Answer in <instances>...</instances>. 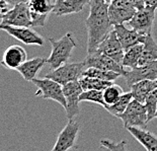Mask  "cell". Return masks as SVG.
I'll list each match as a JSON object with an SVG mask.
<instances>
[{
  "instance_id": "cell-1",
  "label": "cell",
  "mask_w": 157,
  "mask_h": 151,
  "mask_svg": "<svg viewBox=\"0 0 157 151\" xmlns=\"http://www.w3.org/2000/svg\"><path fill=\"white\" fill-rule=\"evenodd\" d=\"M89 7V15L85 21L87 29V54L95 52L99 44L113 29L109 16V3L105 0H91Z\"/></svg>"
},
{
  "instance_id": "cell-2",
  "label": "cell",
  "mask_w": 157,
  "mask_h": 151,
  "mask_svg": "<svg viewBox=\"0 0 157 151\" xmlns=\"http://www.w3.org/2000/svg\"><path fill=\"white\" fill-rule=\"evenodd\" d=\"M52 46V51L47 58V64L51 69H56L69 61L73 49L76 47V42L71 33H67L59 40L49 38Z\"/></svg>"
},
{
  "instance_id": "cell-3",
  "label": "cell",
  "mask_w": 157,
  "mask_h": 151,
  "mask_svg": "<svg viewBox=\"0 0 157 151\" xmlns=\"http://www.w3.org/2000/svg\"><path fill=\"white\" fill-rule=\"evenodd\" d=\"M38 87L36 96L42 97L44 99H52L61 105L64 110L66 109V99L63 92V85L51 78H36L32 81Z\"/></svg>"
},
{
  "instance_id": "cell-4",
  "label": "cell",
  "mask_w": 157,
  "mask_h": 151,
  "mask_svg": "<svg viewBox=\"0 0 157 151\" xmlns=\"http://www.w3.org/2000/svg\"><path fill=\"white\" fill-rule=\"evenodd\" d=\"M86 69L85 62H78V63H65L58 68L52 69L45 77L51 78L55 80L61 85H65L66 83L79 80L82 76L83 71Z\"/></svg>"
},
{
  "instance_id": "cell-5",
  "label": "cell",
  "mask_w": 157,
  "mask_h": 151,
  "mask_svg": "<svg viewBox=\"0 0 157 151\" xmlns=\"http://www.w3.org/2000/svg\"><path fill=\"white\" fill-rule=\"evenodd\" d=\"M119 119L122 120L124 127L127 129L128 127H141L145 128L148 121L147 110L145 105L133 99L129 103L128 108L124 112Z\"/></svg>"
},
{
  "instance_id": "cell-6",
  "label": "cell",
  "mask_w": 157,
  "mask_h": 151,
  "mask_svg": "<svg viewBox=\"0 0 157 151\" xmlns=\"http://www.w3.org/2000/svg\"><path fill=\"white\" fill-rule=\"evenodd\" d=\"M12 25V26H32L31 11L28 4L21 1L12 6L10 10L7 11L0 18V26Z\"/></svg>"
},
{
  "instance_id": "cell-7",
  "label": "cell",
  "mask_w": 157,
  "mask_h": 151,
  "mask_svg": "<svg viewBox=\"0 0 157 151\" xmlns=\"http://www.w3.org/2000/svg\"><path fill=\"white\" fill-rule=\"evenodd\" d=\"M32 26H12V25H2L0 26L1 31H4L9 36L14 38L17 41L21 42L25 45L31 46H44L45 40L39 35Z\"/></svg>"
},
{
  "instance_id": "cell-8",
  "label": "cell",
  "mask_w": 157,
  "mask_h": 151,
  "mask_svg": "<svg viewBox=\"0 0 157 151\" xmlns=\"http://www.w3.org/2000/svg\"><path fill=\"white\" fill-rule=\"evenodd\" d=\"M82 91L83 89L79 80L68 82L63 85V92L66 99V117L68 120H74L80 114L79 96Z\"/></svg>"
},
{
  "instance_id": "cell-9",
  "label": "cell",
  "mask_w": 157,
  "mask_h": 151,
  "mask_svg": "<svg viewBox=\"0 0 157 151\" xmlns=\"http://www.w3.org/2000/svg\"><path fill=\"white\" fill-rule=\"evenodd\" d=\"M156 7L154 6L146 5L141 9H137L133 17L128 21L129 25L132 29H136L137 32L143 33V35H149L151 33L152 26L155 19Z\"/></svg>"
},
{
  "instance_id": "cell-10",
  "label": "cell",
  "mask_w": 157,
  "mask_h": 151,
  "mask_svg": "<svg viewBox=\"0 0 157 151\" xmlns=\"http://www.w3.org/2000/svg\"><path fill=\"white\" fill-rule=\"evenodd\" d=\"M26 4L31 11L32 28H44L49 14L53 12L54 3L51 0H29Z\"/></svg>"
},
{
  "instance_id": "cell-11",
  "label": "cell",
  "mask_w": 157,
  "mask_h": 151,
  "mask_svg": "<svg viewBox=\"0 0 157 151\" xmlns=\"http://www.w3.org/2000/svg\"><path fill=\"white\" fill-rule=\"evenodd\" d=\"M137 9L128 0H113L109 4V16L112 25H124L135 14Z\"/></svg>"
},
{
  "instance_id": "cell-12",
  "label": "cell",
  "mask_w": 157,
  "mask_h": 151,
  "mask_svg": "<svg viewBox=\"0 0 157 151\" xmlns=\"http://www.w3.org/2000/svg\"><path fill=\"white\" fill-rule=\"evenodd\" d=\"M79 133V124L74 120H69L67 125L59 133L58 138L56 140L53 151H67L75 148Z\"/></svg>"
},
{
  "instance_id": "cell-13",
  "label": "cell",
  "mask_w": 157,
  "mask_h": 151,
  "mask_svg": "<svg viewBox=\"0 0 157 151\" xmlns=\"http://www.w3.org/2000/svg\"><path fill=\"white\" fill-rule=\"evenodd\" d=\"M124 79L127 83V85L131 87L134 83L141 81V80L150 79L156 80L157 79V60L147 63L145 65L138 66L136 68H132L129 71L123 73Z\"/></svg>"
},
{
  "instance_id": "cell-14",
  "label": "cell",
  "mask_w": 157,
  "mask_h": 151,
  "mask_svg": "<svg viewBox=\"0 0 157 151\" xmlns=\"http://www.w3.org/2000/svg\"><path fill=\"white\" fill-rule=\"evenodd\" d=\"M96 51L103 53V54L109 56V58L115 60L116 62L120 63V64H122L124 55H125V50H124L122 44L116 33V31L113 29L105 37V39L99 44Z\"/></svg>"
},
{
  "instance_id": "cell-15",
  "label": "cell",
  "mask_w": 157,
  "mask_h": 151,
  "mask_svg": "<svg viewBox=\"0 0 157 151\" xmlns=\"http://www.w3.org/2000/svg\"><path fill=\"white\" fill-rule=\"evenodd\" d=\"M84 62L86 68H88V67H94V68H98L102 70H109V71L118 72L121 75H123V73L125 72L122 64L116 62L115 60L109 58V56H106L105 54L98 51L87 54Z\"/></svg>"
},
{
  "instance_id": "cell-16",
  "label": "cell",
  "mask_w": 157,
  "mask_h": 151,
  "mask_svg": "<svg viewBox=\"0 0 157 151\" xmlns=\"http://www.w3.org/2000/svg\"><path fill=\"white\" fill-rule=\"evenodd\" d=\"M26 51L19 45L9 46L3 53L1 65L8 69L16 70L23 62L26 61Z\"/></svg>"
},
{
  "instance_id": "cell-17",
  "label": "cell",
  "mask_w": 157,
  "mask_h": 151,
  "mask_svg": "<svg viewBox=\"0 0 157 151\" xmlns=\"http://www.w3.org/2000/svg\"><path fill=\"white\" fill-rule=\"evenodd\" d=\"M113 29L116 31L117 36H118V38L125 51H127L131 47L137 45V44H143L147 36L137 32L134 29H128L127 28H125L124 25H113Z\"/></svg>"
},
{
  "instance_id": "cell-18",
  "label": "cell",
  "mask_w": 157,
  "mask_h": 151,
  "mask_svg": "<svg viewBox=\"0 0 157 151\" xmlns=\"http://www.w3.org/2000/svg\"><path fill=\"white\" fill-rule=\"evenodd\" d=\"M90 1L91 0H55L53 13L57 16L79 13Z\"/></svg>"
},
{
  "instance_id": "cell-19",
  "label": "cell",
  "mask_w": 157,
  "mask_h": 151,
  "mask_svg": "<svg viewBox=\"0 0 157 151\" xmlns=\"http://www.w3.org/2000/svg\"><path fill=\"white\" fill-rule=\"evenodd\" d=\"M46 63H47V59L42 58V57H35V58L26 60L25 62H23L16 69V71H18L19 74L26 81H33Z\"/></svg>"
},
{
  "instance_id": "cell-20",
  "label": "cell",
  "mask_w": 157,
  "mask_h": 151,
  "mask_svg": "<svg viewBox=\"0 0 157 151\" xmlns=\"http://www.w3.org/2000/svg\"><path fill=\"white\" fill-rule=\"evenodd\" d=\"M127 130L148 151H157V137L141 127H128Z\"/></svg>"
},
{
  "instance_id": "cell-21",
  "label": "cell",
  "mask_w": 157,
  "mask_h": 151,
  "mask_svg": "<svg viewBox=\"0 0 157 151\" xmlns=\"http://www.w3.org/2000/svg\"><path fill=\"white\" fill-rule=\"evenodd\" d=\"M130 88H131L133 99L138 100L140 103H144L147 96H148L153 90L157 88V79L156 80H150V79L141 80V81L134 83Z\"/></svg>"
},
{
  "instance_id": "cell-22",
  "label": "cell",
  "mask_w": 157,
  "mask_h": 151,
  "mask_svg": "<svg viewBox=\"0 0 157 151\" xmlns=\"http://www.w3.org/2000/svg\"><path fill=\"white\" fill-rule=\"evenodd\" d=\"M154 60H157V44L151 33H149L146 36L144 43H143V52L139 60L138 66L145 65Z\"/></svg>"
},
{
  "instance_id": "cell-23",
  "label": "cell",
  "mask_w": 157,
  "mask_h": 151,
  "mask_svg": "<svg viewBox=\"0 0 157 151\" xmlns=\"http://www.w3.org/2000/svg\"><path fill=\"white\" fill-rule=\"evenodd\" d=\"M143 52V44H137V45L131 47L127 51H125L122 65L123 67L128 68H136L139 65V60L141 58Z\"/></svg>"
},
{
  "instance_id": "cell-24",
  "label": "cell",
  "mask_w": 157,
  "mask_h": 151,
  "mask_svg": "<svg viewBox=\"0 0 157 151\" xmlns=\"http://www.w3.org/2000/svg\"><path fill=\"white\" fill-rule=\"evenodd\" d=\"M133 99V95L132 92H124L123 95L120 96V99L117 100L115 103L105 106V110L111 114V115L119 118L122 114L125 112L126 109L128 108L129 103L132 102Z\"/></svg>"
},
{
  "instance_id": "cell-25",
  "label": "cell",
  "mask_w": 157,
  "mask_h": 151,
  "mask_svg": "<svg viewBox=\"0 0 157 151\" xmlns=\"http://www.w3.org/2000/svg\"><path fill=\"white\" fill-rule=\"evenodd\" d=\"M79 82L83 90L96 89L102 90V91L113 83V81H108V80H102L99 78H95V77L88 76H81L79 78Z\"/></svg>"
},
{
  "instance_id": "cell-26",
  "label": "cell",
  "mask_w": 157,
  "mask_h": 151,
  "mask_svg": "<svg viewBox=\"0 0 157 151\" xmlns=\"http://www.w3.org/2000/svg\"><path fill=\"white\" fill-rule=\"evenodd\" d=\"M82 76H88V77H95L102 80H108V81H113L118 77L122 76L120 73L115 71H109V70H102L94 67H88L86 68L82 73Z\"/></svg>"
},
{
  "instance_id": "cell-27",
  "label": "cell",
  "mask_w": 157,
  "mask_h": 151,
  "mask_svg": "<svg viewBox=\"0 0 157 151\" xmlns=\"http://www.w3.org/2000/svg\"><path fill=\"white\" fill-rule=\"evenodd\" d=\"M80 103L87 102V103H98L105 108V102L103 99V92L102 90H96V89H89V90H83L81 95L79 96Z\"/></svg>"
},
{
  "instance_id": "cell-28",
  "label": "cell",
  "mask_w": 157,
  "mask_h": 151,
  "mask_svg": "<svg viewBox=\"0 0 157 151\" xmlns=\"http://www.w3.org/2000/svg\"><path fill=\"white\" fill-rule=\"evenodd\" d=\"M102 92H103V99H105V106L115 103L120 99V96L124 93L121 87L117 84H113V83H112L111 85L106 87Z\"/></svg>"
},
{
  "instance_id": "cell-29",
  "label": "cell",
  "mask_w": 157,
  "mask_h": 151,
  "mask_svg": "<svg viewBox=\"0 0 157 151\" xmlns=\"http://www.w3.org/2000/svg\"><path fill=\"white\" fill-rule=\"evenodd\" d=\"M145 108L147 110V117L148 121L156 118V110H157V88L154 89L150 95L147 96V99L144 103Z\"/></svg>"
},
{
  "instance_id": "cell-30",
  "label": "cell",
  "mask_w": 157,
  "mask_h": 151,
  "mask_svg": "<svg viewBox=\"0 0 157 151\" xmlns=\"http://www.w3.org/2000/svg\"><path fill=\"white\" fill-rule=\"evenodd\" d=\"M101 145L105 149H109L111 151H124L126 149L127 141L122 140L120 142H113L109 139H102L101 140Z\"/></svg>"
},
{
  "instance_id": "cell-31",
  "label": "cell",
  "mask_w": 157,
  "mask_h": 151,
  "mask_svg": "<svg viewBox=\"0 0 157 151\" xmlns=\"http://www.w3.org/2000/svg\"><path fill=\"white\" fill-rule=\"evenodd\" d=\"M12 6L9 4L7 0H0V18L5 14L6 12L10 10Z\"/></svg>"
},
{
  "instance_id": "cell-32",
  "label": "cell",
  "mask_w": 157,
  "mask_h": 151,
  "mask_svg": "<svg viewBox=\"0 0 157 151\" xmlns=\"http://www.w3.org/2000/svg\"><path fill=\"white\" fill-rule=\"evenodd\" d=\"M128 1L131 3L136 9H141L146 6L144 0H128Z\"/></svg>"
},
{
  "instance_id": "cell-33",
  "label": "cell",
  "mask_w": 157,
  "mask_h": 151,
  "mask_svg": "<svg viewBox=\"0 0 157 151\" xmlns=\"http://www.w3.org/2000/svg\"><path fill=\"white\" fill-rule=\"evenodd\" d=\"M145 4L149 6H154L157 8V0H144Z\"/></svg>"
},
{
  "instance_id": "cell-34",
  "label": "cell",
  "mask_w": 157,
  "mask_h": 151,
  "mask_svg": "<svg viewBox=\"0 0 157 151\" xmlns=\"http://www.w3.org/2000/svg\"><path fill=\"white\" fill-rule=\"evenodd\" d=\"M7 1L9 2V4L11 6H14L15 4H17V3L21 2V1H25V0H7Z\"/></svg>"
},
{
  "instance_id": "cell-35",
  "label": "cell",
  "mask_w": 157,
  "mask_h": 151,
  "mask_svg": "<svg viewBox=\"0 0 157 151\" xmlns=\"http://www.w3.org/2000/svg\"><path fill=\"white\" fill-rule=\"evenodd\" d=\"M105 1L106 3H109H109H111V2H113V0H105Z\"/></svg>"
},
{
  "instance_id": "cell-36",
  "label": "cell",
  "mask_w": 157,
  "mask_h": 151,
  "mask_svg": "<svg viewBox=\"0 0 157 151\" xmlns=\"http://www.w3.org/2000/svg\"><path fill=\"white\" fill-rule=\"evenodd\" d=\"M156 119H157V110H156Z\"/></svg>"
}]
</instances>
